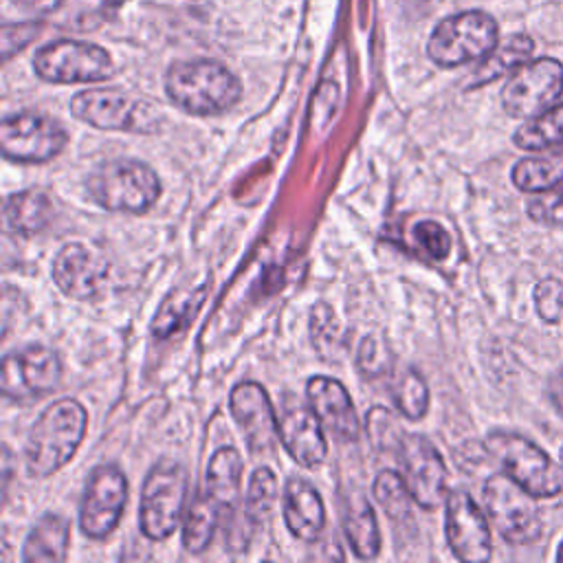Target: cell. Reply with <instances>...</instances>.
I'll return each instance as SVG.
<instances>
[{"instance_id":"cell-32","label":"cell","mask_w":563,"mask_h":563,"mask_svg":"<svg viewBox=\"0 0 563 563\" xmlns=\"http://www.w3.org/2000/svg\"><path fill=\"white\" fill-rule=\"evenodd\" d=\"M374 497L383 506L387 517L398 521H405L409 517V504L413 497L402 479V473L380 471L374 479Z\"/></svg>"},{"instance_id":"cell-22","label":"cell","mask_w":563,"mask_h":563,"mask_svg":"<svg viewBox=\"0 0 563 563\" xmlns=\"http://www.w3.org/2000/svg\"><path fill=\"white\" fill-rule=\"evenodd\" d=\"M68 521L59 515L40 517L29 530L22 548V559L26 563H59L68 552Z\"/></svg>"},{"instance_id":"cell-31","label":"cell","mask_w":563,"mask_h":563,"mask_svg":"<svg viewBox=\"0 0 563 563\" xmlns=\"http://www.w3.org/2000/svg\"><path fill=\"white\" fill-rule=\"evenodd\" d=\"M391 400L405 418L420 420L429 409V387L416 369L398 372L391 380Z\"/></svg>"},{"instance_id":"cell-23","label":"cell","mask_w":563,"mask_h":563,"mask_svg":"<svg viewBox=\"0 0 563 563\" xmlns=\"http://www.w3.org/2000/svg\"><path fill=\"white\" fill-rule=\"evenodd\" d=\"M244 462L233 446H220L207 464V493L220 510H233L240 497Z\"/></svg>"},{"instance_id":"cell-24","label":"cell","mask_w":563,"mask_h":563,"mask_svg":"<svg viewBox=\"0 0 563 563\" xmlns=\"http://www.w3.org/2000/svg\"><path fill=\"white\" fill-rule=\"evenodd\" d=\"M4 220L20 235H33L53 220V200L35 189L15 191L4 200Z\"/></svg>"},{"instance_id":"cell-36","label":"cell","mask_w":563,"mask_h":563,"mask_svg":"<svg viewBox=\"0 0 563 563\" xmlns=\"http://www.w3.org/2000/svg\"><path fill=\"white\" fill-rule=\"evenodd\" d=\"M528 216L541 224H563V194L548 189L530 198Z\"/></svg>"},{"instance_id":"cell-35","label":"cell","mask_w":563,"mask_h":563,"mask_svg":"<svg viewBox=\"0 0 563 563\" xmlns=\"http://www.w3.org/2000/svg\"><path fill=\"white\" fill-rule=\"evenodd\" d=\"M413 238L422 246V251L431 260H435V262L444 260L451 253V235H449V231L442 224L433 222V220L418 222L416 229H413Z\"/></svg>"},{"instance_id":"cell-27","label":"cell","mask_w":563,"mask_h":563,"mask_svg":"<svg viewBox=\"0 0 563 563\" xmlns=\"http://www.w3.org/2000/svg\"><path fill=\"white\" fill-rule=\"evenodd\" d=\"M220 506L209 493H200L191 499L183 523V548L191 554H200L209 548L218 526Z\"/></svg>"},{"instance_id":"cell-13","label":"cell","mask_w":563,"mask_h":563,"mask_svg":"<svg viewBox=\"0 0 563 563\" xmlns=\"http://www.w3.org/2000/svg\"><path fill=\"white\" fill-rule=\"evenodd\" d=\"M62 380L59 356L44 345L13 350L2 361V396L15 402H29L53 391Z\"/></svg>"},{"instance_id":"cell-30","label":"cell","mask_w":563,"mask_h":563,"mask_svg":"<svg viewBox=\"0 0 563 563\" xmlns=\"http://www.w3.org/2000/svg\"><path fill=\"white\" fill-rule=\"evenodd\" d=\"M277 477L268 466H257L249 479L246 499H244V515L246 519L257 526L271 519L275 504H277Z\"/></svg>"},{"instance_id":"cell-28","label":"cell","mask_w":563,"mask_h":563,"mask_svg":"<svg viewBox=\"0 0 563 563\" xmlns=\"http://www.w3.org/2000/svg\"><path fill=\"white\" fill-rule=\"evenodd\" d=\"M512 183L521 191H548L563 187V152L519 161L512 167Z\"/></svg>"},{"instance_id":"cell-15","label":"cell","mask_w":563,"mask_h":563,"mask_svg":"<svg viewBox=\"0 0 563 563\" xmlns=\"http://www.w3.org/2000/svg\"><path fill=\"white\" fill-rule=\"evenodd\" d=\"M229 409L255 455H271L279 440L277 418L266 389L255 383H238L229 394Z\"/></svg>"},{"instance_id":"cell-3","label":"cell","mask_w":563,"mask_h":563,"mask_svg":"<svg viewBox=\"0 0 563 563\" xmlns=\"http://www.w3.org/2000/svg\"><path fill=\"white\" fill-rule=\"evenodd\" d=\"M88 198L114 213H145L161 196L156 172L134 158H112L99 163L86 178Z\"/></svg>"},{"instance_id":"cell-37","label":"cell","mask_w":563,"mask_h":563,"mask_svg":"<svg viewBox=\"0 0 563 563\" xmlns=\"http://www.w3.org/2000/svg\"><path fill=\"white\" fill-rule=\"evenodd\" d=\"M537 310L545 321H559L563 314V284L559 279H545L534 290Z\"/></svg>"},{"instance_id":"cell-40","label":"cell","mask_w":563,"mask_h":563,"mask_svg":"<svg viewBox=\"0 0 563 563\" xmlns=\"http://www.w3.org/2000/svg\"><path fill=\"white\" fill-rule=\"evenodd\" d=\"M556 561H563V543H561V548H559V552H556Z\"/></svg>"},{"instance_id":"cell-14","label":"cell","mask_w":563,"mask_h":563,"mask_svg":"<svg viewBox=\"0 0 563 563\" xmlns=\"http://www.w3.org/2000/svg\"><path fill=\"white\" fill-rule=\"evenodd\" d=\"M402 479L413 501L427 510L438 508L446 497L449 473L438 449L418 433H405L398 442Z\"/></svg>"},{"instance_id":"cell-21","label":"cell","mask_w":563,"mask_h":563,"mask_svg":"<svg viewBox=\"0 0 563 563\" xmlns=\"http://www.w3.org/2000/svg\"><path fill=\"white\" fill-rule=\"evenodd\" d=\"M209 292V284L202 282L200 286H187V288H176L172 290L163 303L158 306L150 330L156 339H169L172 334L180 332L191 323L196 312L200 310L205 297Z\"/></svg>"},{"instance_id":"cell-26","label":"cell","mask_w":563,"mask_h":563,"mask_svg":"<svg viewBox=\"0 0 563 563\" xmlns=\"http://www.w3.org/2000/svg\"><path fill=\"white\" fill-rule=\"evenodd\" d=\"M532 48H534V42L523 33H515V35L506 37L475 68V73L471 75L468 88L484 86V84L495 81L501 75L510 73L512 68H519L532 55Z\"/></svg>"},{"instance_id":"cell-34","label":"cell","mask_w":563,"mask_h":563,"mask_svg":"<svg viewBox=\"0 0 563 563\" xmlns=\"http://www.w3.org/2000/svg\"><path fill=\"white\" fill-rule=\"evenodd\" d=\"M310 334H312V343L314 347L328 356V352L339 350L341 347V334H339V325L336 319L332 314V310L325 303L314 306L312 317H310Z\"/></svg>"},{"instance_id":"cell-4","label":"cell","mask_w":563,"mask_h":563,"mask_svg":"<svg viewBox=\"0 0 563 563\" xmlns=\"http://www.w3.org/2000/svg\"><path fill=\"white\" fill-rule=\"evenodd\" d=\"M70 112L75 119L99 130L156 134L163 125V114L154 103L114 88L77 92L70 99Z\"/></svg>"},{"instance_id":"cell-18","label":"cell","mask_w":563,"mask_h":563,"mask_svg":"<svg viewBox=\"0 0 563 563\" xmlns=\"http://www.w3.org/2000/svg\"><path fill=\"white\" fill-rule=\"evenodd\" d=\"M277 431L288 455L306 468L319 466L328 455V442L323 435V424L314 409L303 402L292 400L286 405L277 418Z\"/></svg>"},{"instance_id":"cell-29","label":"cell","mask_w":563,"mask_h":563,"mask_svg":"<svg viewBox=\"0 0 563 563\" xmlns=\"http://www.w3.org/2000/svg\"><path fill=\"white\" fill-rule=\"evenodd\" d=\"M512 139L521 150H545L563 143V103L532 117L515 132Z\"/></svg>"},{"instance_id":"cell-19","label":"cell","mask_w":563,"mask_h":563,"mask_svg":"<svg viewBox=\"0 0 563 563\" xmlns=\"http://www.w3.org/2000/svg\"><path fill=\"white\" fill-rule=\"evenodd\" d=\"M306 396L323 429L341 442H354L361 424L347 389L330 376H312L306 385Z\"/></svg>"},{"instance_id":"cell-25","label":"cell","mask_w":563,"mask_h":563,"mask_svg":"<svg viewBox=\"0 0 563 563\" xmlns=\"http://www.w3.org/2000/svg\"><path fill=\"white\" fill-rule=\"evenodd\" d=\"M343 530L358 559H376L380 552V530L372 506L363 497L347 499L343 510Z\"/></svg>"},{"instance_id":"cell-9","label":"cell","mask_w":563,"mask_h":563,"mask_svg":"<svg viewBox=\"0 0 563 563\" xmlns=\"http://www.w3.org/2000/svg\"><path fill=\"white\" fill-rule=\"evenodd\" d=\"M484 506L508 543H530L541 534V517L532 495L510 475H490L484 484Z\"/></svg>"},{"instance_id":"cell-38","label":"cell","mask_w":563,"mask_h":563,"mask_svg":"<svg viewBox=\"0 0 563 563\" xmlns=\"http://www.w3.org/2000/svg\"><path fill=\"white\" fill-rule=\"evenodd\" d=\"M11 4H15L22 11H33V13H46L59 7L62 0H7Z\"/></svg>"},{"instance_id":"cell-8","label":"cell","mask_w":563,"mask_h":563,"mask_svg":"<svg viewBox=\"0 0 563 563\" xmlns=\"http://www.w3.org/2000/svg\"><path fill=\"white\" fill-rule=\"evenodd\" d=\"M33 68L40 79L51 84H92L114 75L108 51L79 40H57L42 46L33 57Z\"/></svg>"},{"instance_id":"cell-16","label":"cell","mask_w":563,"mask_h":563,"mask_svg":"<svg viewBox=\"0 0 563 563\" xmlns=\"http://www.w3.org/2000/svg\"><path fill=\"white\" fill-rule=\"evenodd\" d=\"M446 541L451 552L466 563H484L490 559V530L484 512L466 490L446 495Z\"/></svg>"},{"instance_id":"cell-17","label":"cell","mask_w":563,"mask_h":563,"mask_svg":"<svg viewBox=\"0 0 563 563\" xmlns=\"http://www.w3.org/2000/svg\"><path fill=\"white\" fill-rule=\"evenodd\" d=\"M108 271H110L108 260L99 251L81 242L64 244L57 251L51 266L53 282L64 295L73 299L97 297L108 282Z\"/></svg>"},{"instance_id":"cell-11","label":"cell","mask_w":563,"mask_h":563,"mask_svg":"<svg viewBox=\"0 0 563 563\" xmlns=\"http://www.w3.org/2000/svg\"><path fill=\"white\" fill-rule=\"evenodd\" d=\"M128 501V479L114 464L90 471L79 504V528L90 539H106L119 523Z\"/></svg>"},{"instance_id":"cell-10","label":"cell","mask_w":563,"mask_h":563,"mask_svg":"<svg viewBox=\"0 0 563 563\" xmlns=\"http://www.w3.org/2000/svg\"><path fill=\"white\" fill-rule=\"evenodd\" d=\"M66 143V130L40 112H15L0 125L2 156L15 163H46L62 154Z\"/></svg>"},{"instance_id":"cell-5","label":"cell","mask_w":563,"mask_h":563,"mask_svg":"<svg viewBox=\"0 0 563 563\" xmlns=\"http://www.w3.org/2000/svg\"><path fill=\"white\" fill-rule=\"evenodd\" d=\"M497 46V22L484 11L444 18L431 33L427 55L442 68L484 59Z\"/></svg>"},{"instance_id":"cell-12","label":"cell","mask_w":563,"mask_h":563,"mask_svg":"<svg viewBox=\"0 0 563 563\" xmlns=\"http://www.w3.org/2000/svg\"><path fill=\"white\" fill-rule=\"evenodd\" d=\"M563 92V64L552 57L526 62L506 81L501 106L510 117H537Z\"/></svg>"},{"instance_id":"cell-39","label":"cell","mask_w":563,"mask_h":563,"mask_svg":"<svg viewBox=\"0 0 563 563\" xmlns=\"http://www.w3.org/2000/svg\"><path fill=\"white\" fill-rule=\"evenodd\" d=\"M548 396H550L554 409L563 416V372L556 374V376L550 380V385H548Z\"/></svg>"},{"instance_id":"cell-1","label":"cell","mask_w":563,"mask_h":563,"mask_svg":"<svg viewBox=\"0 0 563 563\" xmlns=\"http://www.w3.org/2000/svg\"><path fill=\"white\" fill-rule=\"evenodd\" d=\"M165 92L187 114L213 117L242 99L240 79L216 59H187L167 68Z\"/></svg>"},{"instance_id":"cell-33","label":"cell","mask_w":563,"mask_h":563,"mask_svg":"<svg viewBox=\"0 0 563 563\" xmlns=\"http://www.w3.org/2000/svg\"><path fill=\"white\" fill-rule=\"evenodd\" d=\"M356 365H358L361 374L369 376V378H378V376L391 372L394 354H391L387 341L378 334L365 336L356 352Z\"/></svg>"},{"instance_id":"cell-20","label":"cell","mask_w":563,"mask_h":563,"mask_svg":"<svg viewBox=\"0 0 563 563\" xmlns=\"http://www.w3.org/2000/svg\"><path fill=\"white\" fill-rule=\"evenodd\" d=\"M284 521L301 541H317L325 526L319 490L303 477H290L284 486Z\"/></svg>"},{"instance_id":"cell-2","label":"cell","mask_w":563,"mask_h":563,"mask_svg":"<svg viewBox=\"0 0 563 563\" xmlns=\"http://www.w3.org/2000/svg\"><path fill=\"white\" fill-rule=\"evenodd\" d=\"M86 409L77 400L59 398L48 405L26 435L24 457L29 475L48 477L70 462L86 435Z\"/></svg>"},{"instance_id":"cell-41","label":"cell","mask_w":563,"mask_h":563,"mask_svg":"<svg viewBox=\"0 0 563 563\" xmlns=\"http://www.w3.org/2000/svg\"><path fill=\"white\" fill-rule=\"evenodd\" d=\"M561 464H563V449H561Z\"/></svg>"},{"instance_id":"cell-6","label":"cell","mask_w":563,"mask_h":563,"mask_svg":"<svg viewBox=\"0 0 563 563\" xmlns=\"http://www.w3.org/2000/svg\"><path fill=\"white\" fill-rule=\"evenodd\" d=\"M185 493L187 473L178 462L161 460L150 468L139 504V526L147 539L163 541L176 530Z\"/></svg>"},{"instance_id":"cell-7","label":"cell","mask_w":563,"mask_h":563,"mask_svg":"<svg viewBox=\"0 0 563 563\" xmlns=\"http://www.w3.org/2000/svg\"><path fill=\"white\" fill-rule=\"evenodd\" d=\"M488 453L532 497H554L563 482L552 460L528 438L510 431H493L486 438Z\"/></svg>"}]
</instances>
